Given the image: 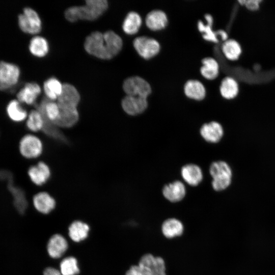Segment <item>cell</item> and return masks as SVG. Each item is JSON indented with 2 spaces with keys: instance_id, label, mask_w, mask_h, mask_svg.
I'll list each match as a JSON object with an SVG mask.
<instances>
[{
  "instance_id": "277c9868",
  "label": "cell",
  "mask_w": 275,
  "mask_h": 275,
  "mask_svg": "<svg viewBox=\"0 0 275 275\" xmlns=\"http://www.w3.org/2000/svg\"><path fill=\"white\" fill-rule=\"evenodd\" d=\"M43 150V145L41 140L33 133L25 134L19 141V152L25 159L37 158L42 154Z\"/></svg>"
},
{
  "instance_id": "f1b7e54d",
  "label": "cell",
  "mask_w": 275,
  "mask_h": 275,
  "mask_svg": "<svg viewBox=\"0 0 275 275\" xmlns=\"http://www.w3.org/2000/svg\"><path fill=\"white\" fill-rule=\"evenodd\" d=\"M183 231L182 223L177 219L171 218L166 219L162 225V232L167 238H171L181 235Z\"/></svg>"
},
{
  "instance_id": "8d00e7d4",
  "label": "cell",
  "mask_w": 275,
  "mask_h": 275,
  "mask_svg": "<svg viewBox=\"0 0 275 275\" xmlns=\"http://www.w3.org/2000/svg\"><path fill=\"white\" fill-rule=\"evenodd\" d=\"M125 275H150V272L147 267L138 264L131 266Z\"/></svg>"
},
{
  "instance_id": "d6986e66",
  "label": "cell",
  "mask_w": 275,
  "mask_h": 275,
  "mask_svg": "<svg viewBox=\"0 0 275 275\" xmlns=\"http://www.w3.org/2000/svg\"><path fill=\"white\" fill-rule=\"evenodd\" d=\"M138 264L147 267L150 275H166L164 261L161 257L147 254L141 257Z\"/></svg>"
},
{
  "instance_id": "4fadbf2b",
  "label": "cell",
  "mask_w": 275,
  "mask_h": 275,
  "mask_svg": "<svg viewBox=\"0 0 275 275\" xmlns=\"http://www.w3.org/2000/svg\"><path fill=\"white\" fill-rule=\"evenodd\" d=\"M34 208L43 215L50 214L56 208V202L49 194L41 191L35 194L32 199Z\"/></svg>"
},
{
  "instance_id": "d590c367",
  "label": "cell",
  "mask_w": 275,
  "mask_h": 275,
  "mask_svg": "<svg viewBox=\"0 0 275 275\" xmlns=\"http://www.w3.org/2000/svg\"><path fill=\"white\" fill-rule=\"evenodd\" d=\"M205 17L207 21V24L205 25L202 21H199L198 22L199 30L202 33H204L203 37L205 40L215 43L218 42L216 32H214L212 30V17L210 14H206Z\"/></svg>"
},
{
  "instance_id": "f35d334b",
  "label": "cell",
  "mask_w": 275,
  "mask_h": 275,
  "mask_svg": "<svg viewBox=\"0 0 275 275\" xmlns=\"http://www.w3.org/2000/svg\"><path fill=\"white\" fill-rule=\"evenodd\" d=\"M43 275H62L59 269L49 266L45 268L43 271Z\"/></svg>"
},
{
  "instance_id": "44dd1931",
  "label": "cell",
  "mask_w": 275,
  "mask_h": 275,
  "mask_svg": "<svg viewBox=\"0 0 275 275\" xmlns=\"http://www.w3.org/2000/svg\"><path fill=\"white\" fill-rule=\"evenodd\" d=\"M60 114L54 123L59 127L69 128L77 122L79 114L76 108H60Z\"/></svg>"
},
{
  "instance_id": "4dcf8cb0",
  "label": "cell",
  "mask_w": 275,
  "mask_h": 275,
  "mask_svg": "<svg viewBox=\"0 0 275 275\" xmlns=\"http://www.w3.org/2000/svg\"><path fill=\"white\" fill-rule=\"evenodd\" d=\"M63 85L56 78L50 77L44 83V93L50 100L58 99L63 90Z\"/></svg>"
},
{
  "instance_id": "603a6c76",
  "label": "cell",
  "mask_w": 275,
  "mask_h": 275,
  "mask_svg": "<svg viewBox=\"0 0 275 275\" xmlns=\"http://www.w3.org/2000/svg\"><path fill=\"white\" fill-rule=\"evenodd\" d=\"M146 23L149 29L157 31L163 29L168 23V18L166 13L159 10L150 12L146 18Z\"/></svg>"
},
{
  "instance_id": "836d02e7",
  "label": "cell",
  "mask_w": 275,
  "mask_h": 275,
  "mask_svg": "<svg viewBox=\"0 0 275 275\" xmlns=\"http://www.w3.org/2000/svg\"><path fill=\"white\" fill-rule=\"evenodd\" d=\"M103 35L109 52L113 58L120 51L123 45L122 40L118 34L112 31L105 32Z\"/></svg>"
},
{
  "instance_id": "ac0fdd59",
  "label": "cell",
  "mask_w": 275,
  "mask_h": 275,
  "mask_svg": "<svg viewBox=\"0 0 275 275\" xmlns=\"http://www.w3.org/2000/svg\"><path fill=\"white\" fill-rule=\"evenodd\" d=\"M181 176L188 185L197 186L203 179V171L200 167L195 163H187L182 167Z\"/></svg>"
},
{
  "instance_id": "e575fe53",
  "label": "cell",
  "mask_w": 275,
  "mask_h": 275,
  "mask_svg": "<svg viewBox=\"0 0 275 275\" xmlns=\"http://www.w3.org/2000/svg\"><path fill=\"white\" fill-rule=\"evenodd\" d=\"M29 49L34 56L43 57L48 53L49 46L47 40L44 38L35 36L30 41Z\"/></svg>"
},
{
  "instance_id": "9a60e30c",
  "label": "cell",
  "mask_w": 275,
  "mask_h": 275,
  "mask_svg": "<svg viewBox=\"0 0 275 275\" xmlns=\"http://www.w3.org/2000/svg\"><path fill=\"white\" fill-rule=\"evenodd\" d=\"M28 175L33 183L40 186L45 183L50 178V170L46 163L40 161L29 168Z\"/></svg>"
},
{
  "instance_id": "9c48e42d",
  "label": "cell",
  "mask_w": 275,
  "mask_h": 275,
  "mask_svg": "<svg viewBox=\"0 0 275 275\" xmlns=\"http://www.w3.org/2000/svg\"><path fill=\"white\" fill-rule=\"evenodd\" d=\"M20 74L18 67L13 64L0 62V89H7L15 85Z\"/></svg>"
},
{
  "instance_id": "cb8c5ba5",
  "label": "cell",
  "mask_w": 275,
  "mask_h": 275,
  "mask_svg": "<svg viewBox=\"0 0 275 275\" xmlns=\"http://www.w3.org/2000/svg\"><path fill=\"white\" fill-rule=\"evenodd\" d=\"M6 113L9 118L13 122L20 123L26 119L28 113L18 100L10 101L7 105Z\"/></svg>"
},
{
  "instance_id": "f546056e",
  "label": "cell",
  "mask_w": 275,
  "mask_h": 275,
  "mask_svg": "<svg viewBox=\"0 0 275 275\" xmlns=\"http://www.w3.org/2000/svg\"><path fill=\"white\" fill-rule=\"evenodd\" d=\"M142 24V18L135 12H130L124 20L122 28L124 32L128 35H133L138 32Z\"/></svg>"
},
{
  "instance_id": "d4e9b609",
  "label": "cell",
  "mask_w": 275,
  "mask_h": 275,
  "mask_svg": "<svg viewBox=\"0 0 275 275\" xmlns=\"http://www.w3.org/2000/svg\"><path fill=\"white\" fill-rule=\"evenodd\" d=\"M37 109L41 112L44 120L54 123L60 114V107L57 103L48 99H43Z\"/></svg>"
},
{
  "instance_id": "4316f807",
  "label": "cell",
  "mask_w": 275,
  "mask_h": 275,
  "mask_svg": "<svg viewBox=\"0 0 275 275\" xmlns=\"http://www.w3.org/2000/svg\"><path fill=\"white\" fill-rule=\"evenodd\" d=\"M59 269L62 275H78L80 272L78 261L73 256L63 257L60 261Z\"/></svg>"
},
{
  "instance_id": "83f0119b",
  "label": "cell",
  "mask_w": 275,
  "mask_h": 275,
  "mask_svg": "<svg viewBox=\"0 0 275 275\" xmlns=\"http://www.w3.org/2000/svg\"><path fill=\"white\" fill-rule=\"evenodd\" d=\"M222 49L225 57L232 61H237L242 51L240 43L234 39H230L224 41Z\"/></svg>"
},
{
  "instance_id": "5b68a950",
  "label": "cell",
  "mask_w": 275,
  "mask_h": 275,
  "mask_svg": "<svg viewBox=\"0 0 275 275\" xmlns=\"http://www.w3.org/2000/svg\"><path fill=\"white\" fill-rule=\"evenodd\" d=\"M69 247V241L67 238L61 234L56 233L49 238L46 244V251L50 258L60 260L65 256Z\"/></svg>"
},
{
  "instance_id": "52a82bcc",
  "label": "cell",
  "mask_w": 275,
  "mask_h": 275,
  "mask_svg": "<svg viewBox=\"0 0 275 275\" xmlns=\"http://www.w3.org/2000/svg\"><path fill=\"white\" fill-rule=\"evenodd\" d=\"M123 88L127 95L140 96L146 98L151 92L149 84L143 78L136 76L125 79Z\"/></svg>"
},
{
  "instance_id": "e0dca14e",
  "label": "cell",
  "mask_w": 275,
  "mask_h": 275,
  "mask_svg": "<svg viewBox=\"0 0 275 275\" xmlns=\"http://www.w3.org/2000/svg\"><path fill=\"white\" fill-rule=\"evenodd\" d=\"M7 182L8 188L12 196L15 208L20 214H24L29 204L24 191L22 188L13 183L12 177Z\"/></svg>"
},
{
  "instance_id": "8992f818",
  "label": "cell",
  "mask_w": 275,
  "mask_h": 275,
  "mask_svg": "<svg viewBox=\"0 0 275 275\" xmlns=\"http://www.w3.org/2000/svg\"><path fill=\"white\" fill-rule=\"evenodd\" d=\"M18 23L24 32L36 34L41 30V21L38 13L31 8H25L18 16Z\"/></svg>"
},
{
  "instance_id": "7a4b0ae2",
  "label": "cell",
  "mask_w": 275,
  "mask_h": 275,
  "mask_svg": "<svg viewBox=\"0 0 275 275\" xmlns=\"http://www.w3.org/2000/svg\"><path fill=\"white\" fill-rule=\"evenodd\" d=\"M209 172L212 179L211 186L214 190L222 191L230 185L232 171L226 162L218 160L212 162L210 165Z\"/></svg>"
},
{
  "instance_id": "74e56055",
  "label": "cell",
  "mask_w": 275,
  "mask_h": 275,
  "mask_svg": "<svg viewBox=\"0 0 275 275\" xmlns=\"http://www.w3.org/2000/svg\"><path fill=\"white\" fill-rule=\"evenodd\" d=\"M261 0L238 1L240 6H244L248 10L252 12L258 11L260 8Z\"/></svg>"
},
{
  "instance_id": "1f68e13d",
  "label": "cell",
  "mask_w": 275,
  "mask_h": 275,
  "mask_svg": "<svg viewBox=\"0 0 275 275\" xmlns=\"http://www.w3.org/2000/svg\"><path fill=\"white\" fill-rule=\"evenodd\" d=\"M25 125L27 129L32 132H36L43 130L44 119L38 109L32 110L28 114Z\"/></svg>"
},
{
  "instance_id": "30bf717a",
  "label": "cell",
  "mask_w": 275,
  "mask_h": 275,
  "mask_svg": "<svg viewBox=\"0 0 275 275\" xmlns=\"http://www.w3.org/2000/svg\"><path fill=\"white\" fill-rule=\"evenodd\" d=\"M80 100V95L77 89L72 85H63L62 92L58 98L60 108H76Z\"/></svg>"
},
{
  "instance_id": "3957f363",
  "label": "cell",
  "mask_w": 275,
  "mask_h": 275,
  "mask_svg": "<svg viewBox=\"0 0 275 275\" xmlns=\"http://www.w3.org/2000/svg\"><path fill=\"white\" fill-rule=\"evenodd\" d=\"M85 49L89 54L103 60L112 58L103 34L99 32L92 33L86 39Z\"/></svg>"
},
{
  "instance_id": "2e32d148",
  "label": "cell",
  "mask_w": 275,
  "mask_h": 275,
  "mask_svg": "<svg viewBox=\"0 0 275 275\" xmlns=\"http://www.w3.org/2000/svg\"><path fill=\"white\" fill-rule=\"evenodd\" d=\"M186 187L179 180H175L164 185L162 189L163 197L171 202H178L185 196Z\"/></svg>"
},
{
  "instance_id": "484cf974",
  "label": "cell",
  "mask_w": 275,
  "mask_h": 275,
  "mask_svg": "<svg viewBox=\"0 0 275 275\" xmlns=\"http://www.w3.org/2000/svg\"><path fill=\"white\" fill-rule=\"evenodd\" d=\"M185 95L190 98L201 100L206 95V90L203 85L199 80H188L184 86Z\"/></svg>"
},
{
  "instance_id": "6da1fadb",
  "label": "cell",
  "mask_w": 275,
  "mask_h": 275,
  "mask_svg": "<svg viewBox=\"0 0 275 275\" xmlns=\"http://www.w3.org/2000/svg\"><path fill=\"white\" fill-rule=\"evenodd\" d=\"M107 7L108 3L105 0H87L85 6H73L67 9L65 16L70 22L80 19L94 20L100 16Z\"/></svg>"
},
{
  "instance_id": "7c38bea8",
  "label": "cell",
  "mask_w": 275,
  "mask_h": 275,
  "mask_svg": "<svg viewBox=\"0 0 275 275\" xmlns=\"http://www.w3.org/2000/svg\"><path fill=\"white\" fill-rule=\"evenodd\" d=\"M122 107L124 112L131 116L143 113L148 107L147 98L136 96L126 95L122 100Z\"/></svg>"
},
{
  "instance_id": "8fae6325",
  "label": "cell",
  "mask_w": 275,
  "mask_h": 275,
  "mask_svg": "<svg viewBox=\"0 0 275 275\" xmlns=\"http://www.w3.org/2000/svg\"><path fill=\"white\" fill-rule=\"evenodd\" d=\"M91 230L90 225L79 219L73 221L68 228V240L79 243L85 241L89 237Z\"/></svg>"
},
{
  "instance_id": "5bb4252c",
  "label": "cell",
  "mask_w": 275,
  "mask_h": 275,
  "mask_svg": "<svg viewBox=\"0 0 275 275\" xmlns=\"http://www.w3.org/2000/svg\"><path fill=\"white\" fill-rule=\"evenodd\" d=\"M200 134L206 142L216 143L222 138L224 130L219 123L213 121L203 124L200 127Z\"/></svg>"
},
{
  "instance_id": "d6a6232c",
  "label": "cell",
  "mask_w": 275,
  "mask_h": 275,
  "mask_svg": "<svg viewBox=\"0 0 275 275\" xmlns=\"http://www.w3.org/2000/svg\"><path fill=\"white\" fill-rule=\"evenodd\" d=\"M203 66L201 68V74L208 79L216 78L219 74V65L213 58H205L202 61Z\"/></svg>"
},
{
  "instance_id": "7402d4cb",
  "label": "cell",
  "mask_w": 275,
  "mask_h": 275,
  "mask_svg": "<svg viewBox=\"0 0 275 275\" xmlns=\"http://www.w3.org/2000/svg\"><path fill=\"white\" fill-rule=\"evenodd\" d=\"M220 93L225 99L230 100L237 97L239 92V85L233 77L227 76L223 78L219 87Z\"/></svg>"
},
{
  "instance_id": "ba28073f",
  "label": "cell",
  "mask_w": 275,
  "mask_h": 275,
  "mask_svg": "<svg viewBox=\"0 0 275 275\" xmlns=\"http://www.w3.org/2000/svg\"><path fill=\"white\" fill-rule=\"evenodd\" d=\"M133 44L138 53L146 59H149L154 57L160 50V45L158 41L146 36L136 38Z\"/></svg>"
},
{
  "instance_id": "ffe728a7",
  "label": "cell",
  "mask_w": 275,
  "mask_h": 275,
  "mask_svg": "<svg viewBox=\"0 0 275 275\" xmlns=\"http://www.w3.org/2000/svg\"><path fill=\"white\" fill-rule=\"evenodd\" d=\"M41 90L40 87L37 84L28 82L17 93L18 100L21 103L33 104L41 93Z\"/></svg>"
}]
</instances>
